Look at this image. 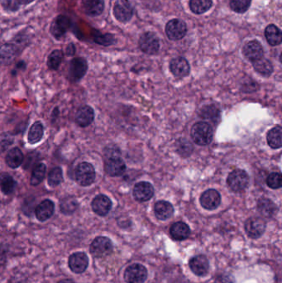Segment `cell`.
<instances>
[{"mask_svg":"<svg viewBox=\"0 0 282 283\" xmlns=\"http://www.w3.org/2000/svg\"><path fill=\"white\" fill-rule=\"evenodd\" d=\"M134 9L129 0H118L114 7V15L118 21L127 23L134 16Z\"/></svg>","mask_w":282,"mask_h":283,"instance_id":"ba28073f","label":"cell"},{"mask_svg":"<svg viewBox=\"0 0 282 283\" xmlns=\"http://www.w3.org/2000/svg\"><path fill=\"white\" fill-rule=\"evenodd\" d=\"M253 68L263 77H270L273 72V66L269 60L261 58L256 62H253Z\"/></svg>","mask_w":282,"mask_h":283,"instance_id":"4dcf8cb0","label":"cell"},{"mask_svg":"<svg viewBox=\"0 0 282 283\" xmlns=\"http://www.w3.org/2000/svg\"><path fill=\"white\" fill-rule=\"evenodd\" d=\"M267 185L272 189H280L282 185L281 174L280 173H272L267 178Z\"/></svg>","mask_w":282,"mask_h":283,"instance_id":"60d3db41","label":"cell"},{"mask_svg":"<svg viewBox=\"0 0 282 283\" xmlns=\"http://www.w3.org/2000/svg\"><path fill=\"white\" fill-rule=\"evenodd\" d=\"M63 58V51H61V50H55L48 56L47 66L51 70H58L59 68L60 65L62 64Z\"/></svg>","mask_w":282,"mask_h":283,"instance_id":"74e56055","label":"cell"},{"mask_svg":"<svg viewBox=\"0 0 282 283\" xmlns=\"http://www.w3.org/2000/svg\"><path fill=\"white\" fill-rule=\"evenodd\" d=\"M154 212L157 219L166 220L170 219L174 214V208L170 202L165 200H159L154 205Z\"/></svg>","mask_w":282,"mask_h":283,"instance_id":"7402d4cb","label":"cell"},{"mask_svg":"<svg viewBox=\"0 0 282 283\" xmlns=\"http://www.w3.org/2000/svg\"><path fill=\"white\" fill-rule=\"evenodd\" d=\"M170 70L175 77L183 78L187 77L191 72V66L185 58L178 56L171 61Z\"/></svg>","mask_w":282,"mask_h":283,"instance_id":"2e32d148","label":"cell"},{"mask_svg":"<svg viewBox=\"0 0 282 283\" xmlns=\"http://www.w3.org/2000/svg\"><path fill=\"white\" fill-rule=\"evenodd\" d=\"M191 138L194 142L200 146H207L212 142L214 130L206 122H198L194 124L191 131Z\"/></svg>","mask_w":282,"mask_h":283,"instance_id":"6da1fadb","label":"cell"},{"mask_svg":"<svg viewBox=\"0 0 282 283\" xmlns=\"http://www.w3.org/2000/svg\"><path fill=\"white\" fill-rule=\"evenodd\" d=\"M170 234L174 240H185L191 235V229L184 222H176L171 227Z\"/></svg>","mask_w":282,"mask_h":283,"instance_id":"603a6c76","label":"cell"},{"mask_svg":"<svg viewBox=\"0 0 282 283\" xmlns=\"http://www.w3.org/2000/svg\"><path fill=\"white\" fill-rule=\"evenodd\" d=\"M63 181V172L59 166L55 167L48 174V185L51 187L58 186Z\"/></svg>","mask_w":282,"mask_h":283,"instance_id":"f35d334b","label":"cell"},{"mask_svg":"<svg viewBox=\"0 0 282 283\" xmlns=\"http://www.w3.org/2000/svg\"><path fill=\"white\" fill-rule=\"evenodd\" d=\"M1 6L8 12H16L20 9L18 0H0Z\"/></svg>","mask_w":282,"mask_h":283,"instance_id":"ee69618b","label":"cell"},{"mask_svg":"<svg viewBox=\"0 0 282 283\" xmlns=\"http://www.w3.org/2000/svg\"><path fill=\"white\" fill-rule=\"evenodd\" d=\"M200 116L206 120H210L214 124H216L217 122H219L220 119V111L215 106L209 105L202 109Z\"/></svg>","mask_w":282,"mask_h":283,"instance_id":"e575fe53","label":"cell"},{"mask_svg":"<svg viewBox=\"0 0 282 283\" xmlns=\"http://www.w3.org/2000/svg\"><path fill=\"white\" fill-rule=\"evenodd\" d=\"M74 52H76V47H74V45L72 43H70L66 47V54L69 56H71V55H74Z\"/></svg>","mask_w":282,"mask_h":283,"instance_id":"bcb514c9","label":"cell"},{"mask_svg":"<svg viewBox=\"0 0 282 283\" xmlns=\"http://www.w3.org/2000/svg\"><path fill=\"white\" fill-rule=\"evenodd\" d=\"M88 70L86 60L82 58H74L70 62V76L74 81H80L84 77Z\"/></svg>","mask_w":282,"mask_h":283,"instance_id":"e0dca14e","label":"cell"},{"mask_svg":"<svg viewBox=\"0 0 282 283\" xmlns=\"http://www.w3.org/2000/svg\"><path fill=\"white\" fill-rule=\"evenodd\" d=\"M249 177L248 173L242 169H236L229 173L227 178V185L234 192H241L248 187Z\"/></svg>","mask_w":282,"mask_h":283,"instance_id":"277c9868","label":"cell"},{"mask_svg":"<svg viewBox=\"0 0 282 283\" xmlns=\"http://www.w3.org/2000/svg\"><path fill=\"white\" fill-rule=\"evenodd\" d=\"M83 9L85 13L91 17H96L103 13L104 0H84Z\"/></svg>","mask_w":282,"mask_h":283,"instance_id":"d4e9b609","label":"cell"},{"mask_svg":"<svg viewBox=\"0 0 282 283\" xmlns=\"http://www.w3.org/2000/svg\"><path fill=\"white\" fill-rule=\"evenodd\" d=\"M139 47L144 53L155 55L160 49L159 39L154 32H144L139 39Z\"/></svg>","mask_w":282,"mask_h":283,"instance_id":"5b68a950","label":"cell"},{"mask_svg":"<svg viewBox=\"0 0 282 283\" xmlns=\"http://www.w3.org/2000/svg\"><path fill=\"white\" fill-rule=\"evenodd\" d=\"M268 143L273 149L280 148L282 146V129L280 126H276L268 133Z\"/></svg>","mask_w":282,"mask_h":283,"instance_id":"f1b7e54d","label":"cell"},{"mask_svg":"<svg viewBox=\"0 0 282 283\" xmlns=\"http://www.w3.org/2000/svg\"><path fill=\"white\" fill-rule=\"evenodd\" d=\"M14 142V137L9 133L0 134V154L6 151Z\"/></svg>","mask_w":282,"mask_h":283,"instance_id":"b9f144b4","label":"cell"},{"mask_svg":"<svg viewBox=\"0 0 282 283\" xmlns=\"http://www.w3.org/2000/svg\"><path fill=\"white\" fill-rule=\"evenodd\" d=\"M55 211V204L51 200H44L36 207L35 215L39 221H47V219L53 215Z\"/></svg>","mask_w":282,"mask_h":283,"instance_id":"ffe728a7","label":"cell"},{"mask_svg":"<svg viewBox=\"0 0 282 283\" xmlns=\"http://www.w3.org/2000/svg\"><path fill=\"white\" fill-rule=\"evenodd\" d=\"M70 27V21L68 17L64 15H60L51 24V34L57 39H61L67 32Z\"/></svg>","mask_w":282,"mask_h":283,"instance_id":"d6986e66","label":"cell"},{"mask_svg":"<svg viewBox=\"0 0 282 283\" xmlns=\"http://www.w3.org/2000/svg\"><path fill=\"white\" fill-rule=\"evenodd\" d=\"M68 266L73 273L77 274L83 273L89 266V258L82 252L72 253L69 257Z\"/></svg>","mask_w":282,"mask_h":283,"instance_id":"30bf717a","label":"cell"},{"mask_svg":"<svg viewBox=\"0 0 282 283\" xmlns=\"http://www.w3.org/2000/svg\"><path fill=\"white\" fill-rule=\"evenodd\" d=\"M245 231L248 236L251 238H258L264 234L267 224L264 219L259 217H252L245 222Z\"/></svg>","mask_w":282,"mask_h":283,"instance_id":"9c48e42d","label":"cell"},{"mask_svg":"<svg viewBox=\"0 0 282 283\" xmlns=\"http://www.w3.org/2000/svg\"><path fill=\"white\" fill-rule=\"evenodd\" d=\"M265 36L268 43L272 47L278 46L281 43V32L277 28V26L274 24H270L267 27L265 30Z\"/></svg>","mask_w":282,"mask_h":283,"instance_id":"83f0119b","label":"cell"},{"mask_svg":"<svg viewBox=\"0 0 282 283\" xmlns=\"http://www.w3.org/2000/svg\"><path fill=\"white\" fill-rule=\"evenodd\" d=\"M76 180L81 186H89L96 180V170L89 162H81L76 169Z\"/></svg>","mask_w":282,"mask_h":283,"instance_id":"3957f363","label":"cell"},{"mask_svg":"<svg viewBox=\"0 0 282 283\" xmlns=\"http://www.w3.org/2000/svg\"><path fill=\"white\" fill-rule=\"evenodd\" d=\"M44 127L40 121L35 122L30 128L28 140L30 144H36L43 139Z\"/></svg>","mask_w":282,"mask_h":283,"instance_id":"f546056e","label":"cell"},{"mask_svg":"<svg viewBox=\"0 0 282 283\" xmlns=\"http://www.w3.org/2000/svg\"><path fill=\"white\" fill-rule=\"evenodd\" d=\"M95 119V111L89 105H85L78 109L76 115V121L81 128H85L92 124Z\"/></svg>","mask_w":282,"mask_h":283,"instance_id":"44dd1931","label":"cell"},{"mask_svg":"<svg viewBox=\"0 0 282 283\" xmlns=\"http://www.w3.org/2000/svg\"><path fill=\"white\" fill-rule=\"evenodd\" d=\"M92 210L96 215L105 216L109 213L112 208V201L105 195H98L91 203Z\"/></svg>","mask_w":282,"mask_h":283,"instance_id":"9a60e30c","label":"cell"},{"mask_svg":"<svg viewBox=\"0 0 282 283\" xmlns=\"http://www.w3.org/2000/svg\"><path fill=\"white\" fill-rule=\"evenodd\" d=\"M146 278L147 270L142 264H131L124 272V280L127 283H144Z\"/></svg>","mask_w":282,"mask_h":283,"instance_id":"8992f818","label":"cell"},{"mask_svg":"<svg viewBox=\"0 0 282 283\" xmlns=\"http://www.w3.org/2000/svg\"><path fill=\"white\" fill-rule=\"evenodd\" d=\"M251 2L252 0H229V6L235 13H244L250 8Z\"/></svg>","mask_w":282,"mask_h":283,"instance_id":"ab89813d","label":"cell"},{"mask_svg":"<svg viewBox=\"0 0 282 283\" xmlns=\"http://www.w3.org/2000/svg\"><path fill=\"white\" fill-rule=\"evenodd\" d=\"M46 171H47V166L44 163L37 164L32 171L31 185L36 186L42 183L46 176Z\"/></svg>","mask_w":282,"mask_h":283,"instance_id":"d590c367","label":"cell"},{"mask_svg":"<svg viewBox=\"0 0 282 283\" xmlns=\"http://www.w3.org/2000/svg\"><path fill=\"white\" fill-rule=\"evenodd\" d=\"M58 283H74L72 280H70V279H63V280H61V281H58Z\"/></svg>","mask_w":282,"mask_h":283,"instance_id":"c3c4849f","label":"cell"},{"mask_svg":"<svg viewBox=\"0 0 282 283\" xmlns=\"http://www.w3.org/2000/svg\"><path fill=\"white\" fill-rule=\"evenodd\" d=\"M154 195L153 185L146 181H141L135 185L134 188V197L138 202H146L151 200Z\"/></svg>","mask_w":282,"mask_h":283,"instance_id":"7c38bea8","label":"cell"},{"mask_svg":"<svg viewBox=\"0 0 282 283\" xmlns=\"http://www.w3.org/2000/svg\"><path fill=\"white\" fill-rule=\"evenodd\" d=\"M186 24L178 18L171 20L165 26V33L170 40H180L186 35Z\"/></svg>","mask_w":282,"mask_h":283,"instance_id":"52a82bcc","label":"cell"},{"mask_svg":"<svg viewBox=\"0 0 282 283\" xmlns=\"http://www.w3.org/2000/svg\"><path fill=\"white\" fill-rule=\"evenodd\" d=\"M190 268L198 277H204L209 273L210 262L204 255H196L190 260Z\"/></svg>","mask_w":282,"mask_h":283,"instance_id":"5bb4252c","label":"cell"},{"mask_svg":"<svg viewBox=\"0 0 282 283\" xmlns=\"http://www.w3.org/2000/svg\"><path fill=\"white\" fill-rule=\"evenodd\" d=\"M18 48L14 44H5L0 47V63L10 64L17 58Z\"/></svg>","mask_w":282,"mask_h":283,"instance_id":"cb8c5ba5","label":"cell"},{"mask_svg":"<svg viewBox=\"0 0 282 283\" xmlns=\"http://www.w3.org/2000/svg\"><path fill=\"white\" fill-rule=\"evenodd\" d=\"M105 172L110 177H119L125 173L126 164L119 157L108 158L105 162Z\"/></svg>","mask_w":282,"mask_h":283,"instance_id":"ac0fdd59","label":"cell"},{"mask_svg":"<svg viewBox=\"0 0 282 283\" xmlns=\"http://www.w3.org/2000/svg\"><path fill=\"white\" fill-rule=\"evenodd\" d=\"M93 41L98 44L102 45V46H110L115 43V36L112 34H100V33H96L93 36Z\"/></svg>","mask_w":282,"mask_h":283,"instance_id":"7bdbcfd3","label":"cell"},{"mask_svg":"<svg viewBox=\"0 0 282 283\" xmlns=\"http://www.w3.org/2000/svg\"><path fill=\"white\" fill-rule=\"evenodd\" d=\"M242 53L247 59L249 60L250 62H254L263 58L264 50L258 41L253 40L245 44L242 48Z\"/></svg>","mask_w":282,"mask_h":283,"instance_id":"4fadbf2b","label":"cell"},{"mask_svg":"<svg viewBox=\"0 0 282 283\" xmlns=\"http://www.w3.org/2000/svg\"><path fill=\"white\" fill-rule=\"evenodd\" d=\"M79 203L77 199L71 196H66L60 202V210L64 215H72L77 211Z\"/></svg>","mask_w":282,"mask_h":283,"instance_id":"1f68e13d","label":"cell"},{"mask_svg":"<svg viewBox=\"0 0 282 283\" xmlns=\"http://www.w3.org/2000/svg\"><path fill=\"white\" fill-rule=\"evenodd\" d=\"M200 200L203 208L208 211H214L221 204L220 194L216 190H207L202 194Z\"/></svg>","mask_w":282,"mask_h":283,"instance_id":"8fae6325","label":"cell"},{"mask_svg":"<svg viewBox=\"0 0 282 283\" xmlns=\"http://www.w3.org/2000/svg\"><path fill=\"white\" fill-rule=\"evenodd\" d=\"M214 283H235V280L231 274L222 273L216 277Z\"/></svg>","mask_w":282,"mask_h":283,"instance_id":"f6af8a7d","label":"cell"},{"mask_svg":"<svg viewBox=\"0 0 282 283\" xmlns=\"http://www.w3.org/2000/svg\"><path fill=\"white\" fill-rule=\"evenodd\" d=\"M24 154L18 147H14L8 152L6 155V163L12 169H16L21 166L24 162Z\"/></svg>","mask_w":282,"mask_h":283,"instance_id":"4316f807","label":"cell"},{"mask_svg":"<svg viewBox=\"0 0 282 283\" xmlns=\"http://www.w3.org/2000/svg\"><path fill=\"white\" fill-rule=\"evenodd\" d=\"M16 181L9 173H4L0 175V189L5 195H10L14 192Z\"/></svg>","mask_w":282,"mask_h":283,"instance_id":"d6a6232c","label":"cell"},{"mask_svg":"<svg viewBox=\"0 0 282 283\" xmlns=\"http://www.w3.org/2000/svg\"><path fill=\"white\" fill-rule=\"evenodd\" d=\"M257 210L263 217L272 218L277 212L276 204L268 198H261L257 202Z\"/></svg>","mask_w":282,"mask_h":283,"instance_id":"484cf974","label":"cell"},{"mask_svg":"<svg viewBox=\"0 0 282 283\" xmlns=\"http://www.w3.org/2000/svg\"><path fill=\"white\" fill-rule=\"evenodd\" d=\"M114 246L112 241L107 237L99 236L92 241L89 252L93 258H103L112 253Z\"/></svg>","mask_w":282,"mask_h":283,"instance_id":"7a4b0ae2","label":"cell"},{"mask_svg":"<svg viewBox=\"0 0 282 283\" xmlns=\"http://www.w3.org/2000/svg\"><path fill=\"white\" fill-rule=\"evenodd\" d=\"M190 9L195 14H203L211 9L212 0H190Z\"/></svg>","mask_w":282,"mask_h":283,"instance_id":"836d02e7","label":"cell"},{"mask_svg":"<svg viewBox=\"0 0 282 283\" xmlns=\"http://www.w3.org/2000/svg\"><path fill=\"white\" fill-rule=\"evenodd\" d=\"M176 152L184 158L189 157L193 153V145L185 139H180L176 141Z\"/></svg>","mask_w":282,"mask_h":283,"instance_id":"8d00e7d4","label":"cell"},{"mask_svg":"<svg viewBox=\"0 0 282 283\" xmlns=\"http://www.w3.org/2000/svg\"><path fill=\"white\" fill-rule=\"evenodd\" d=\"M34 0H18L20 5H29L31 3L33 2Z\"/></svg>","mask_w":282,"mask_h":283,"instance_id":"7dc6e473","label":"cell"}]
</instances>
